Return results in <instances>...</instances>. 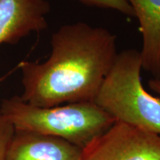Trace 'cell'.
Wrapping results in <instances>:
<instances>
[{
	"mask_svg": "<svg viewBox=\"0 0 160 160\" xmlns=\"http://www.w3.org/2000/svg\"><path fill=\"white\" fill-rule=\"evenodd\" d=\"M79 160H160V135L116 122L82 149Z\"/></svg>",
	"mask_w": 160,
	"mask_h": 160,
	"instance_id": "cell-4",
	"label": "cell"
},
{
	"mask_svg": "<svg viewBox=\"0 0 160 160\" xmlns=\"http://www.w3.org/2000/svg\"><path fill=\"white\" fill-rule=\"evenodd\" d=\"M81 152L61 138L15 129L5 160H79Z\"/></svg>",
	"mask_w": 160,
	"mask_h": 160,
	"instance_id": "cell-6",
	"label": "cell"
},
{
	"mask_svg": "<svg viewBox=\"0 0 160 160\" xmlns=\"http://www.w3.org/2000/svg\"><path fill=\"white\" fill-rule=\"evenodd\" d=\"M0 112L15 129L61 138L82 149L116 122L92 102L42 108L14 96L2 102Z\"/></svg>",
	"mask_w": 160,
	"mask_h": 160,
	"instance_id": "cell-2",
	"label": "cell"
},
{
	"mask_svg": "<svg viewBox=\"0 0 160 160\" xmlns=\"http://www.w3.org/2000/svg\"><path fill=\"white\" fill-rule=\"evenodd\" d=\"M15 133V128L0 112V160H5L8 150Z\"/></svg>",
	"mask_w": 160,
	"mask_h": 160,
	"instance_id": "cell-9",
	"label": "cell"
},
{
	"mask_svg": "<svg viewBox=\"0 0 160 160\" xmlns=\"http://www.w3.org/2000/svg\"><path fill=\"white\" fill-rule=\"evenodd\" d=\"M148 84L152 91L160 96V80L156 79H150Z\"/></svg>",
	"mask_w": 160,
	"mask_h": 160,
	"instance_id": "cell-10",
	"label": "cell"
},
{
	"mask_svg": "<svg viewBox=\"0 0 160 160\" xmlns=\"http://www.w3.org/2000/svg\"><path fill=\"white\" fill-rule=\"evenodd\" d=\"M47 0H0V45H14L30 33L47 28Z\"/></svg>",
	"mask_w": 160,
	"mask_h": 160,
	"instance_id": "cell-5",
	"label": "cell"
},
{
	"mask_svg": "<svg viewBox=\"0 0 160 160\" xmlns=\"http://www.w3.org/2000/svg\"><path fill=\"white\" fill-rule=\"evenodd\" d=\"M84 5L117 11L126 17H135L134 11L128 0H77Z\"/></svg>",
	"mask_w": 160,
	"mask_h": 160,
	"instance_id": "cell-8",
	"label": "cell"
},
{
	"mask_svg": "<svg viewBox=\"0 0 160 160\" xmlns=\"http://www.w3.org/2000/svg\"><path fill=\"white\" fill-rule=\"evenodd\" d=\"M142 69L140 51L118 53L93 102L116 122L160 135V97L145 89Z\"/></svg>",
	"mask_w": 160,
	"mask_h": 160,
	"instance_id": "cell-3",
	"label": "cell"
},
{
	"mask_svg": "<svg viewBox=\"0 0 160 160\" xmlns=\"http://www.w3.org/2000/svg\"><path fill=\"white\" fill-rule=\"evenodd\" d=\"M139 23L142 69L160 80V0H128Z\"/></svg>",
	"mask_w": 160,
	"mask_h": 160,
	"instance_id": "cell-7",
	"label": "cell"
},
{
	"mask_svg": "<svg viewBox=\"0 0 160 160\" xmlns=\"http://www.w3.org/2000/svg\"><path fill=\"white\" fill-rule=\"evenodd\" d=\"M51 45L46 61L20 64L22 99L42 108L93 102L118 53L116 35L105 28L77 22L53 33Z\"/></svg>",
	"mask_w": 160,
	"mask_h": 160,
	"instance_id": "cell-1",
	"label": "cell"
}]
</instances>
